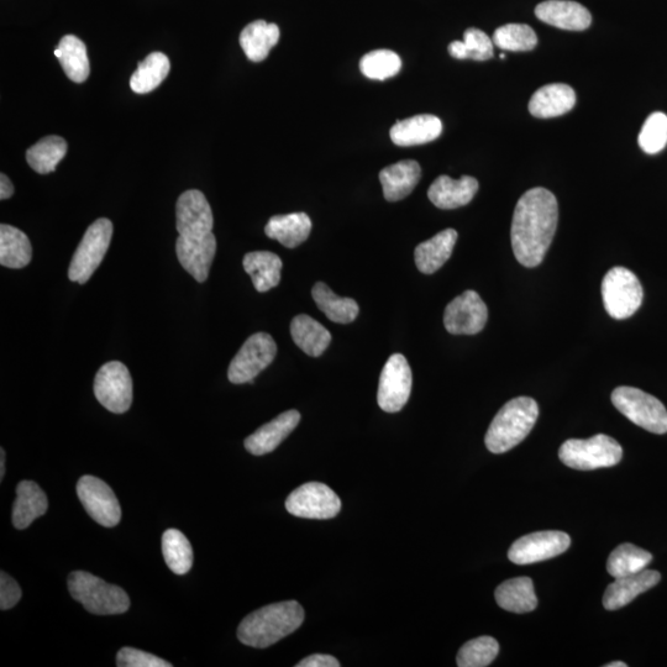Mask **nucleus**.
<instances>
[{
    "instance_id": "obj_8",
    "label": "nucleus",
    "mask_w": 667,
    "mask_h": 667,
    "mask_svg": "<svg viewBox=\"0 0 667 667\" xmlns=\"http://www.w3.org/2000/svg\"><path fill=\"white\" fill-rule=\"evenodd\" d=\"M113 236V224L107 218L96 220L84 233L72 257L68 278L84 285L102 264Z\"/></svg>"
},
{
    "instance_id": "obj_31",
    "label": "nucleus",
    "mask_w": 667,
    "mask_h": 667,
    "mask_svg": "<svg viewBox=\"0 0 667 667\" xmlns=\"http://www.w3.org/2000/svg\"><path fill=\"white\" fill-rule=\"evenodd\" d=\"M498 606L512 613H528L538 607L534 585L529 577H517L504 581L495 593Z\"/></svg>"
},
{
    "instance_id": "obj_12",
    "label": "nucleus",
    "mask_w": 667,
    "mask_h": 667,
    "mask_svg": "<svg viewBox=\"0 0 667 667\" xmlns=\"http://www.w3.org/2000/svg\"><path fill=\"white\" fill-rule=\"evenodd\" d=\"M286 509L294 517L330 519L338 516L341 501L332 488L324 483L308 482L288 496Z\"/></svg>"
},
{
    "instance_id": "obj_2",
    "label": "nucleus",
    "mask_w": 667,
    "mask_h": 667,
    "mask_svg": "<svg viewBox=\"0 0 667 667\" xmlns=\"http://www.w3.org/2000/svg\"><path fill=\"white\" fill-rule=\"evenodd\" d=\"M304 609L296 601L273 603L249 614L238 628V638L248 647L265 649L296 632Z\"/></svg>"
},
{
    "instance_id": "obj_7",
    "label": "nucleus",
    "mask_w": 667,
    "mask_h": 667,
    "mask_svg": "<svg viewBox=\"0 0 667 667\" xmlns=\"http://www.w3.org/2000/svg\"><path fill=\"white\" fill-rule=\"evenodd\" d=\"M602 298L609 317L617 320L628 319L642 306V283L626 267H613L603 278Z\"/></svg>"
},
{
    "instance_id": "obj_35",
    "label": "nucleus",
    "mask_w": 667,
    "mask_h": 667,
    "mask_svg": "<svg viewBox=\"0 0 667 667\" xmlns=\"http://www.w3.org/2000/svg\"><path fill=\"white\" fill-rule=\"evenodd\" d=\"M171 63L162 52H152L141 61L138 70L133 73L130 87L135 93L146 94L154 91L166 80L170 73Z\"/></svg>"
},
{
    "instance_id": "obj_47",
    "label": "nucleus",
    "mask_w": 667,
    "mask_h": 667,
    "mask_svg": "<svg viewBox=\"0 0 667 667\" xmlns=\"http://www.w3.org/2000/svg\"><path fill=\"white\" fill-rule=\"evenodd\" d=\"M14 194V186L12 181L9 180L8 176H5L4 173L0 175V199L5 201L9 199Z\"/></svg>"
},
{
    "instance_id": "obj_41",
    "label": "nucleus",
    "mask_w": 667,
    "mask_h": 667,
    "mask_svg": "<svg viewBox=\"0 0 667 667\" xmlns=\"http://www.w3.org/2000/svg\"><path fill=\"white\" fill-rule=\"evenodd\" d=\"M493 44L502 50L525 52L532 51L538 44L537 34L525 24H507L493 34Z\"/></svg>"
},
{
    "instance_id": "obj_37",
    "label": "nucleus",
    "mask_w": 667,
    "mask_h": 667,
    "mask_svg": "<svg viewBox=\"0 0 667 667\" xmlns=\"http://www.w3.org/2000/svg\"><path fill=\"white\" fill-rule=\"evenodd\" d=\"M67 143L60 136H47L26 151V161L40 175L54 172L66 156Z\"/></svg>"
},
{
    "instance_id": "obj_36",
    "label": "nucleus",
    "mask_w": 667,
    "mask_h": 667,
    "mask_svg": "<svg viewBox=\"0 0 667 667\" xmlns=\"http://www.w3.org/2000/svg\"><path fill=\"white\" fill-rule=\"evenodd\" d=\"M651 561L653 555L649 551L633 544H622L609 555L607 571L614 579H621L647 569Z\"/></svg>"
},
{
    "instance_id": "obj_4",
    "label": "nucleus",
    "mask_w": 667,
    "mask_h": 667,
    "mask_svg": "<svg viewBox=\"0 0 667 667\" xmlns=\"http://www.w3.org/2000/svg\"><path fill=\"white\" fill-rule=\"evenodd\" d=\"M68 591L73 600L97 616L123 614L130 607V598L123 588L107 584L86 571H75L68 576Z\"/></svg>"
},
{
    "instance_id": "obj_32",
    "label": "nucleus",
    "mask_w": 667,
    "mask_h": 667,
    "mask_svg": "<svg viewBox=\"0 0 667 667\" xmlns=\"http://www.w3.org/2000/svg\"><path fill=\"white\" fill-rule=\"evenodd\" d=\"M33 257L28 236L12 225H0V265L8 269H24Z\"/></svg>"
},
{
    "instance_id": "obj_45",
    "label": "nucleus",
    "mask_w": 667,
    "mask_h": 667,
    "mask_svg": "<svg viewBox=\"0 0 667 667\" xmlns=\"http://www.w3.org/2000/svg\"><path fill=\"white\" fill-rule=\"evenodd\" d=\"M21 595L23 593H21L18 582L3 571L0 575V608L2 611H8L17 606Z\"/></svg>"
},
{
    "instance_id": "obj_5",
    "label": "nucleus",
    "mask_w": 667,
    "mask_h": 667,
    "mask_svg": "<svg viewBox=\"0 0 667 667\" xmlns=\"http://www.w3.org/2000/svg\"><path fill=\"white\" fill-rule=\"evenodd\" d=\"M559 458L574 470L591 471L616 466L623 458V449L617 440L597 434L591 439H570L559 450Z\"/></svg>"
},
{
    "instance_id": "obj_43",
    "label": "nucleus",
    "mask_w": 667,
    "mask_h": 667,
    "mask_svg": "<svg viewBox=\"0 0 667 667\" xmlns=\"http://www.w3.org/2000/svg\"><path fill=\"white\" fill-rule=\"evenodd\" d=\"M640 149L649 155L659 154L667 145V115L656 112L650 114L640 131Z\"/></svg>"
},
{
    "instance_id": "obj_44",
    "label": "nucleus",
    "mask_w": 667,
    "mask_h": 667,
    "mask_svg": "<svg viewBox=\"0 0 667 667\" xmlns=\"http://www.w3.org/2000/svg\"><path fill=\"white\" fill-rule=\"evenodd\" d=\"M119 667H171L166 660L134 648H123L117 655Z\"/></svg>"
},
{
    "instance_id": "obj_18",
    "label": "nucleus",
    "mask_w": 667,
    "mask_h": 667,
    "mask_svg": "<svg viewBox=\"0 0 667 667\" xmlns=\"http://www.w3.org/2000/svg\"><path fill=\"white\" fill-rule=\"evenodd\" d=\"M535 15L546 24L570 31L586 30L592 23L588 9L571 0H546L535 8Z\"/></svg>"
},
{
    "instance_id": "obj_10",
    "label": "nucleus",
    "mask_w": 667,
    "mask_h": 667,
    "mask_svg": "<svg viewBox=\"0 0 667 667\" xmlns=\"http://www.w3.org/2000/svg\"><path fill=\"white\" fill-rule=\"evenodd\" d=\"M94 395L105 409L115 414L128 412L133 403V380L122 362L104 364L94 378Z\"/></svg>"
},
{
    "instance_id": "obj_40",
    "label": "nucleus",
    "mask_w": 667,
    "mask_h": 667,
    "mask_svg": "<svg viewBox=\"0 0 667 667\" xmlns=\"http://www.w3.org/2000/svg\"><path fill=\"white\" fill-rule=\"evenodd\" d=\"M401 68V57L391 50L371 51L360 61L362 75L375 81H386L395 77Z\"/></svg>"
},
{
    "instance_id": "obj_6",
    "label": "nucleus",
    "mask_w": 667,
    "mask_h": 667,
    "mask_svg": "<svg viewBox=\"0 0 667 667\" xmlns=\"http://www.w3.org/2000/svg\"><path fill=\"white\" fill-rule=\"evenodd\" d=\"M612 403L630 422L654 434L667 433V411L658 398L638 388L622 386L612 393Z\"/></svg>"
},
{
    "instance_id": "obj_42",
    "label": "nucleus",
    "mask_w": 667,
    "mask_h": 667,
    "mask_svg": "<svg viewBox=\"0 0 667 667\" xmlns=\"http://www.w3.org/2000/svg\"><path fill=\"white\" fill-rule=\"evenodd\" d=\"M500 651V644L492 637H480L470 640L458 654L459 667H486L493 663Z\"/></svg>"
},
{
    "instance_id": "obj_22",
    "label": "nucleus",
    "mask_w": 667,
    "mask_h": 667,
    "mask_svg": "<svg viewBox=\"0 0 667 667\" xmlns=\"http://www.w3.org/2000/svg\"><path fill=\"white\" fill-rule=\"evenodd\" d=\"M575 103V91L567 84H546L533 94L529 102V112L535 118H556L569 113Z\"/></svg>"
},
{
    "instance_id": "obj_34",
    "label": "nucleus",
    "mask_w": 667,
    "mask_h": 667,
    "mask_svg": "<svg viewBox=\"0 0 667 667\" xmlns=\"http://www.w3.org/2000/svg\"><path fill=\"white\" fill-rule=\"evenodd\" d=\"M312 297L320 311L334 323H353L359 315V306L353 298L339 297L323 282L313 287Z\"/></svg>"
},
{
    "instance_id": "obj_38",
    "label": "nucleus",
    "mask_w": 667,
    "mask_h": 667,
    "mask_svg": "<svg viewBox=\"0 0 667 667\" xmlns=\"http://www.w3.org/2000/svg\"><path fill=\"white\" fill-rule=\"evenodd\" d=\"M162 553L173 574L185 575L192 569V545L180 530L168 529L162 535Z\"/></svg>"
},
{
    "instance_id": "obj_25",
    "label": "nucleus",
    "mask_w": 667,
    "mask_h": 667,
    "mask_svg": "<svg viewBox=\"0 0 667 667\" xmlns=\"http://www.w3.org/2000/svg\"><path fill=\"white\" fill-rule=\"evenodd\" d=\"M458 231L446 229L440 231L434 238L419 244L414 251V259L418 270L425 275H432L445 265L453 255Z\"/></svg>"
},
{
    "instance_id": "obj_24",
    "label": "nucleus",
    "mask_w": 667,
    "mask_h": 667,
    "mask_svg": "<svg viewBox=\"0 0 667 667\" xmlns=\"http://www.w3.org/2000/svg\"><path fill=\"white\" fill-rule=\"evenodd\" d=\"M420 177L422 168L413 160L397 162L395 165L383 168L380 172V181L386 201L398 202L408 197L417 187Z\"/></svg>"
},
{
    "instance_id": "obj_19",
    "label": "nucleus",
    "mask_w": 667,
    "mask_h": 667,
    "mask_svg": "<svg viewBox=\"0 0 667 667\" xmlns=\"http://www.w3.org/2000/svg\"><path fill=\"white\" fill-rule=\"evenodd\" d=\"M299 422L301 413L298 411L292 409L282 413L246 438L245 449L255 456L270 454L297 428Z\"/></svg>"
},
{
    "instance_id": "obj_28",
    "label": "nucleus",
    "mask_w": 667,
    "mask_h": 667,
    "mask_svg": "<svg viewBox=\"0 0 667 667\" xmlns=\"http://www.w3.org/2000/svg\"><path fill=\"white\" fill-rule=\"evenodd\" d=\"M243 265L257 292H269L281 281L283 262L273 252H249L244 257Z\"/></svg>"
},
{
    "instance_id": "obj_20",
    "label": "nucleus",
    "mask_w": 667,
    "mask_h": 667,
    "mask_svg": "<svg viewBox=\"0 0 667 667\" xmlns=\"http://www.w3.org/2000/svg\"><path fill=\"white\" fill-rule=\"evenodd\" d=\"M660 580L661 575L658 571L647 569L638 574L616 579L607 587L605 596H603V606L607 611H617L619 608L626 607L639 595L658 585Z\"/></svg>"
},
{
    "instance_id": "obj_21",
    "label": "nucleus",
    "mask_w": 667,
    "mask_h": 667,
    "mask_svg": "<svg viewBox=\"0 0 667 667\" xmlns=\"http://www.w3.org/2000/svg\"><path fill=\"white\" fill-rule=\"evenodd\" d=\"M479 191V181L474 177L462 176L453 180L449 176H440L428 191L430 202L440 209H456L466 206Z\"/></svg>"
},
{
    "instance_id": "obj_1",
    "label": "nucleus",
    "mask_w": 667,
    "mask_h": 667,
    "mask_svg": "<svg viewBox=\"0 0 667 667\" xmlns=\"http://www.w3.org/2000/svg\"><path fill=\"white\" fill-rule=\"evenodd\" d=\"M559 204L548 189L525 192L514 210L511 240L519 264L533 269L542 264L558 228Z\"/></svg>"
},
{
    "instance_id": "obj_11",
    "label": "nucleus",
    "mask_w": 667,
    "mask_h": 667,
    "mask_svg": "<svg viewBox=\"0 0 667 667\" xmlns=\"http://www.w3.org/2000/svg\"><path fill=\"white\" fill-rule=\"evenodd\" d=\"M413 375L406 357L395 354L388 359L378 385V406L387 413H397L411 397Z\"/></svg>"
},
{
    "instance_id": "obj_23",
    "label": "nucleus",
    "mask_w": 667,
    "mask_h": 667,
    "mask_svg": "<svg viewBox=\"0 0 667 667\" xmlns=\"http://www.w3.org/2000/svg\"><path fill=\"white\" fill-rule=\"evenodd\" d=\"M443 133V123L438 117L430 114L402 120L392 126L391 139L397 146H416L432 143Z\"/></svg>"
},
{
    "instance_id": "obj_48",
    "label": "nucleus",
    "mask_w": 667,
    "mask_h": 667,
    "mask_svg": "<svg viewBox=\"0 0 667 667\" xmlns=\"http://www.w3.org/2000/svg\"><path fill=\"white\" fill-rule=\"evenodd\" d=\"M5 475V451L0 449V480L3 481Z\"/></svg>"
},
{
    "instance_id": "obj_50",
    "label": "nucleus",
    "mask_w": 667,
    "mask_h": 667,
    "mask_svg": "<svg viewBox=\"0 0 667 667\" xmlns=\"http://www.w3.org/2000/svg\"><path fill=\"white\" fill-rule=\"evenodd\" d=\"M500 57L502 60H506V55L502 54Z\"/></svg>"
},
{
    "instance_id": "obj_9",
    "label": "nucleus",
    "mask_w": 667,
    "mask_h": 667,
    "mask_svg": "<svg viewBox=\"0 0 667 667\" xmlns=\"http://www.w3.org/2000/svg\"><path fill=\"white\" fill-rule=\"evenodd\" d=\"M276 354L277 345L271 335L257 333L250 336L230 362L229 381L234 385L254 381L256 376L272 364Z\"/></svg>"
},
{
    "instance_id": "obj_15",
    "label": "nucleus",
    "mask_w": 667,
    "mask_h": 667,
    "mask_svg": "<svg viewBox=\"0 0 667 667\" xmlns=\"http://www.w3.org/2000/svg\"><path fill=\"white\" fill-rule=\"evenodd\" d=\"M487 319V306L475 291L460 294L444 313L445 329L454 335L479 334L486 327Z\"/></svg>"
},
{
    "instance_id": "obj_13",
    "label": "nucleus",
    "mask_w": 667,
    "mask_h": 667,
    "mask_svg": "<svg viewBox=\"0 0 667 667\" xmlns=\"http://www.w3.org/2000/svg\"><path fill=\"white\" fill-rule=\"evenodd\" d=\"M77 495L89 516L105 528L118 525L122 508L107 483L94 476H83L77 483Z\"/></svg>"
},
{
    "instance_id": "obj_16",
    "label": "nucleus",
    "mask_w": 667,
    "mask_h": 667,
    "mask_svg": "<svg viewBox=\"0 0 667 667\" xmlns=\"http://www.w3.org/2000/svg\"><path fill=\"white\" fill-rule=\"evenodd\" d=\"M214 218L206 196L197 189L181 194L176 206V228L181 236L213 233Z\"/></svg>"
},
{
    "instance_id": "obj_3",
    "label": "nucleus",
    "mask_w": 667,
    "mask_h": 667,
    "mask_svg": "<svg viewBox=\"0 0 667 667\" xmlns=\"http://www.w3.org/2000/svg\"><path fill=\"white\" fill-rule=\"evenodd\" d=\"M538 417V403L533 398L518 397L504 404L487 430V449L503 454L516 448L532 432Z\"/></svg>"
},
{
    "instance_id": "obj_29",
    "label": "nucleus",
    "mask_w": 667,
    "mask_h": 667,
    "mask_svg": "<svg viewBox=\"0 0 667 667\" xmlns=\"http://www.w3.org/2000/svg\"><path fill=\"white\" fill-rule=\"evenodd\" d=\"M280 35V28L276 24L256 20L241 31L240 45L250 61L262 62L267 59L271 49L277 45Z\"/></svg>"
},
{
    "instance_id": "obj_27",
    "label": "nucleus",
    "mask_w": 667,
    "mask_h": 667,
    "mask_svg": "<svg viewBox=\"0 0 667 667\" xmlns=\"http://www.w3.org/2000/svg\"><path fill=\"white\" fill-rule=\"evenodd\" d=\"M49 508V501L45 492L38 483L21 481L17 487V500L13 507V524L20 530L30 527V524L44 516Z\"/></svg>"
},
{
    "instance_id": "obj_14",
    "label": "nucleus",
    "mask_w": 667,
    "mask_h": 667,
    "mask_svg": "<svg viewBox=\"0 0 667 667\" xmlns=\"http://www.w3.org/2000/svg\"><path fill=\"white\" fill-rule=\"evenodd\" d=\"M569 535L558 530H545L525 535L514 542L508 559L516 565H529L556 558L570 548Z\"/></svg>"
},
{
    "instance_id": "obj_46",
    "label": "nucleus",
    "mask_w": 667,
    "mask_h": 667,
    "mask_svg": "<svg viewBox=\"0 0 667 667\" xmlns=\"http://www.w3.org/2000/svg\"><path fill=\"white\" fill-rule=\"evenodd\" d=\"M296 667H340V663L332 655L314 654L303 659Z\"/></svg>"
},
{
    "instance_id": "obj_17",
    "label": "nucleus",
    "mask_w": 667,
    "mask_h": 667,
    "mask_svg": "<svg viewBox=\"0 0 667 667\" xmlns=\"http://www.w3.org/2000/svg\"><path fill=\"white\" fill-rule=\"evenodd\" d=\"M178 261L197 282H206L212 267L217 239L213 233L204 236H181L176 241Z\"/></svg>"
},
{
    "instance_id": "obj_30",
    "label": "nucleus",
    "mask_w": 667,
    "mask_h": 667,
    "mask_svg": "<svg viewBox=\"0 0 667 667\" xmlns=\"http://www.w3.org/2000/svg\"><path fill=\"white\" fill-rule=\"evenodd\" d=\"M291 335L298 348L313 357L323 355L332 343L329 330L307 314H299L292 320Z\"/></svg>"
},
{
    "instance_id": "obj_49",
    "label": "nucleus",
    "mask_w": 667,
    "mask_h": 667,
    "mask_svg": "<svg viewBox=\"0 0 667 667\" xmlns=\"http://www.w3.org/2000/svg\"><path fill=\"white\" fill-rule=\"evenodd\" d=\"M605 667H627V664H624L623 661H614V663L607 664Z\"/></svg>"
},
{
    "instance_id": "obj_39",
    "label": "nucleus",
    "mask_w": 667,
    "mask_h": 667,
    "mask_svg": "<svg viewBox=\"0 0 667 667\" xmlns=\"http://www.w3.org/2000/svg\"><path fill=\"white\" fill-rule=\"evenodd\" d=\"M449 54L458 60L487 61L493 57V41L479 29H467L464 40L451 42Z\"/></svg>"
},
{
    "instance_id": "obj_33",
    "label": "nucleus",
    "mask_w": 667,
    "mask_h": 667,
    "mask_svg": "<svg viewBox=\"0 0 667 667\" xmlns=\"http://www.w3.org/2000/svg\"><path fill=\"white\" fill-rule=\"evenodd\" d=\"M55 56L71 81L75 83L87 81L91 67H89L87 47L81 39L75 35L63 36L59 47L55 50Z\"/></svg>"
},
{
    "instance_id": "obj_26",
    "label": "nucleus",
    "mask_w": 667,
    "mask_h": 667,
    "mask_svg": "<svg viewBox=\"0 0 667 667\" xmlns=\"http://www.w3.org/2000/svg\"><path fill=\"white\" fill-rule=\"evenodd\" d=\"M312 220L306 213L275 215L269 220L265 233L288 249L297 248L311 235Z\"/></svg>"
}]
</instances>
